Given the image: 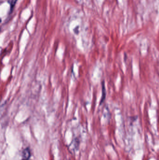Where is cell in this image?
Returning <instances> with one entry per match:
<instances>
[{
  "mask_svg": "<svg viewBox=\"0 0 159 160\" xmlns=\"http://www.w3.org/2000/svg\"><path fill=\"white\" fill-rule=\"evenodd\" d=\"M105 97H106V90H105V82L103 81L102 82V97L100 104H101L104 102L105 100Z\"/></svg>",
  "mask_w": 159,
  "mask_h": 160,
  "instance_id": "2",
  "label": "cell"
},
{
  "mask_svg": "<svg viewBox=\"0 0 159 160\" xmlns=\"http://www.w3.org/2000/svg\"><path fill=\"white\" fill-rule=\"evenodd\" d=\"M30 149L28 148H25L22 151V159L21 160H30Z\"/></svg>",
  "mask_w": 159,
  "mask_h": 160,
  "instance_id": "1",
  "label": "cell"
}]
</instances>
